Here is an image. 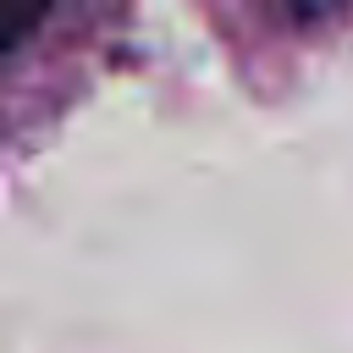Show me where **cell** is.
Returning a JSON list of instances; mask_svg holds the SVG:
<instances>
[{"label": "cell", "mask_w": 353, "mask_h": 353, "mask_svg": "<svg viewBox=\"0 0 353 353\" xmlns=\"http://www.w3.org/2000/svg\"><path fill=\"white\" fill-rule=\"evenodd\" d=\"M44 11H50V0H0V61L44 22Z\"/></svg>", "instance_id": "6da1fadb"}]
</instances>
